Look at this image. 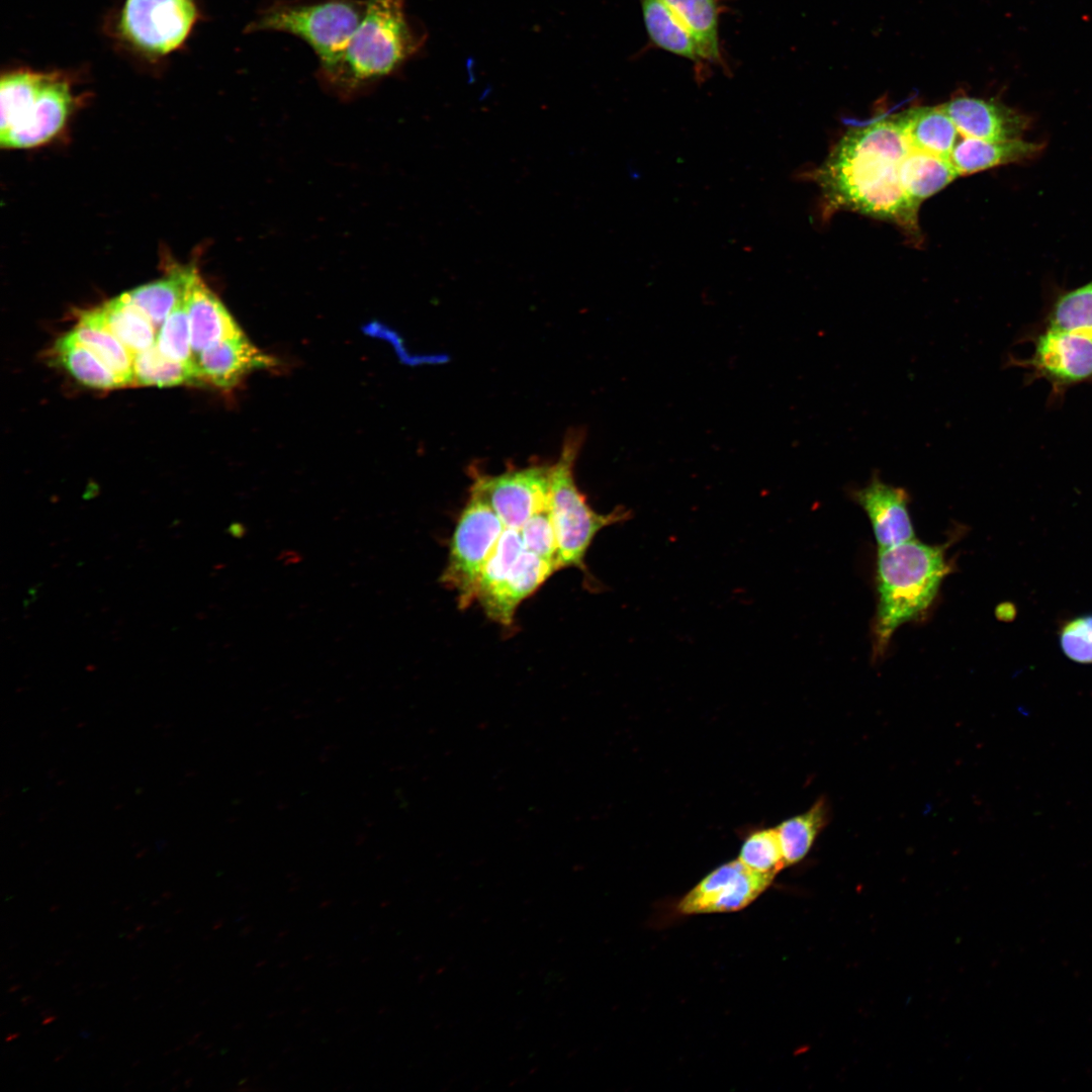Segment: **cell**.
Here are the masks:
<instances>
[{
    "instance_id": "1",
    "label": "cell",
    "mask_w": 1092,
    "mask_h": 1092,
    "mask_svg": "<svg viewBox=\"0 0 1092 1092\" xmlns=\"http://www.w3.org/2000/svg\"><path fill=\"white\" fill-rule=\"evenodd\" d=\"M911 151L894 115L849 128L811 172L825 211L850 210L897 224L920 237L919 205L903 190L899 165Z\"/></svg>"
},
{
    "instance_id": "2",
    "label": "cell",
    "mask_w": 1092,
    "mask_h": 1092,
    "mask_svg": "<svg viewBox=\"0 0 1092 1092\" xmlns=\"http://www.w3.org/2000/svg\"><path fill=\"white\" fill-rule=\"evenodd\" d=\"M427 34L405 0H366L363 17L343 51L317 69L326 89L355 97L397 72L423 49Z\"/></svg>"
},
{
    "instance_id": "3",
    "label": "cell",
    "mask_w": 1092,
    "mask_h": 1092,
    "mask_svg": "<svg viewBox=\"0 0 1092 1092\" xmlns=\"http://www.w3.org/2000/svg\"><path fill=\"white\" fill-rule=\"evenodd\" d=\"M949 571L944 546L928 545L913 539L879 549L875 657L885 653L894 632L901 625L928 610Z\"/></svg>"
},
{
    "instance_id": "4",
    "label": "cell",
    "mask_w": 1092,
    "mask_h": 1092,
    "mask_svg": "<svg viewBox=\"0 0 1092 1092\" xmlns=\"http://www.w3.org/2000/svg\"><path fill=\"white\" fill-rule=\"evenodd\" d=\"M365 6L366 0H274L258 11L247 30L291 34L312 50L321 67L346 47Z\"/></svg>"
},
{
    "instance_id": "5",
    "label": "cell",
    "mask_w": 1092,
    "mask_h": 1092,
    "mask_svg": "<svg viewBox=\"0 0 1092 1092\" xmlns=\"http://www.w3.org/2000/svg\"><path fill=\"white\" fill-rule=\"evenodd\" d=\"M579 439L575 435L567 438L557 462L551 466L549 509L556 532L559 569L576 567L585 571V554L596 535L606 527L626 522L631 512L620 507L609 514H600L587 504L573 476Z\"/></svg>"
},
{
    "instance_id": "6",
    "label": "cell",
    "mask_w": 1092,
    "mask_h": 1092,
    "mask_svg": "<svg viewBox=\"0 0 1092 1092\" xmlns=\"http://www.w3.org/2000/svg\"><path fill=\"white\" fill-rule=\"evenodd\" d=\"M505 528L492 508L471 493L455 526L440 577L444 586L456 592L461 609L476 600L480 574Z\"/></svg>"
},
{
    "instance_id": "7",
    "label": "cell",
    "mask_w": 1092,
    "mask_h": 1092,
    "mask_svg": "<svg viewBox=\"0 0 1092 1092\" xmlns=\"http://www.w3.org/2000/svg\"><path fill=\"white\" fill-rule=\"evenodd\" d=\"M199 15L196 0H124L119 32L138 51L166 56L186 41Z\"/></svg>"
},
{
    "instance_id": "8",
    "label": "cell",
    "mask_w": 1092,
    "mask_h": 1092,
    "mask_svg": "<svg viewBox=\"0 0 1092 1092\" xmlns=\"http://www.w3.org/2000/svg\"><path fill=\"white\" fill-rule=\"evenodd\" d=\"M550 469L533 465L499 475L477 474L471 493L486 502L506 528L520 530L534 514L549 508Z\"/></svg>"
},
{
    "instance_id": "9",
    "label": "cell",
    "mask_w": 1092,
    "mask_h": 1092,
    "mask_svg": "<svg viewBox=\"0 0 1092 1092\" xmlns=\"http://www.w3.org/2000/svg\"><path fill=\"white\" fill-rule=\"evenodd\" d=\"M774 878L735 859L718 867L700 881L682 897L677 909L687 915L738 911L764 892Z\"/></svg>"
},
{
    "instance_id": "10",
    "label": "cell",
    "mask_w": 1092,
    "mask_h": 1092,
    "mask_svg": "<svg viewBox=\"0 0 1092 1092\" xmlns=\"http://www.w3.org/2000/svg\"><path fill=\"white\" fill-rule=\"evenodd\" d=\"M71 81L59 72H43L41 84L20 121L0 134L6 149H29L47 144L65 126L74 107Z\"/></svg>"
},
{
    "instance_id": "11",
    "label": "cell",
    "mask_w": 1092,
    "mask_h": 1092,
    "mask_svg": "<svg viewBox=\"0 0 1092 1092\" xmlns=\"http://www.w3.org/2000/svg\"><path fill=\"white\" fill-rule=\"evenodd\" d=\"M963 136L990 142L1021 139L1030 117L995 99L960 95L940 105Z\"/></svg>"
},
{
    "instance_id": "12",
    "label": "cell",
    "mask_w": 1092,
    "mask_h": 1092,
    "mask_svg": "<svg viewBox=\"0 0 1092 1092\" xmlns=\"http://www.w3.org/2000/svg\"><path fill=\"white\" fill-rule=\"evenodd\" d=\"M1035 372L1059 386L1092 379V337L1048 329L1028 361Z\"/></svg>"
},
{
    "instance_id": "13",
    "label": "cell",
    "mask_w": 1092,
    "mask_h": 1092,
    "mask_svg": "<svg viewBox=\"0 0 1092 1092\" xmlns=\"http://www.w3.org/2000/svg\"><path fill=\"white\" fill-rule=\"evenodd\" d=\"M870 519L879 549L914 539L907 490L883 481L875 472L869 483L850 492Z\"/></svg>"
},
{
    "instance_id": "14",
    "label": "cell",
    "mask_w": 1092,
    "mask_h": 1092,
    "mask_svg": "<svg viewBox=\"0 0 1092 1092\" xmlns=\"http://www.w3.org/2000/svg\"><path fill=\"white\" fill-rule=\"evenodd\" d=\"M194 363L201 383L231 389L251 371L274 366L276 360L253 345L243 333L205 348Z\"/></svg>"
},
{
    "instance_id": "15",
    "label": "cell",
    "mask_w": 1092,
    "mask_h": 1092,
    "mask_svg": "<svg viewBox=\"0 0 1092 1092\" xmlns=\"http://www.w3.org/2000/svg\"><path fill=\"white\" fill-rule=\"evenodd\" d=\"M557 570L554 563L524 549L502 584L479 605L489 619L511 626L519 605Z\"/></svg>"
},
{
    "instance_id": "16",
    "label": "cell",
    "mask_w": 1092,
    "mask_h": 1092,
    "mask_svg": "<svg viewBox=\"0 0 1092 1092\" xmlns=\"http://www.w3.org/2000/svg\"><path fill=\"white\" fill-rule=\"evenodd\" d=\"M193 361L205 348L244 332L218 296L207 286L198 270L186 293Z\"/></svg>"
},
{
    "instance_id": "17",
    "label": "cell",
    "mask_w": 1092,
    "mask_h": 1092,
    "mask_svg": "<svg viewBox=\"0 0 1092 1092\" xmlns=\"http://www.w3.org/2000/svg\"><path fill=\"white\" fill-rule=\"evenodd\" d=\"M78 322L102 327L132 354L156 343L157 330L148 316L122 294L91 309L80 311Z\"/></svg>"
},
{
    "instance_id": "18",
    "label": "cell",
    "mask_w": 1092,
    "mask_h": 1092,
    "mask_svg": "<svg viewBox=\"0 0 1092 1092\" xmlns=\"http://www.w3.org/2000/svg\"><path fill=\"white\" fill-rule=\"evenodd\" d=\"M1042 148V144L1021 139L990 142L962 135L953 147L949 161L960 176H966L1031 160L1041 153Z\"/></svg>"
},
{
    "instance_id": "19",
    "label": "cell",
    "mask_w": 1092,
    "mask_h": 1092,
    "mask_svg": "<svg viewBox=\"0 0 1092 1092\" xmlns=\"http://www.w3.org/2000/svg\"><path fill=\"white\" fill-rule=\"evenodd\" d=\"M894 117L912 150L949 160L960 132L940 105L910 108Z\"/></svg>"
},
{
    "instance_id": "20",
    "label": "cell",
    "mask_w": 1092,
    "mask_h": 1092,
    "mask_svg": "<svg viewBox=\"0 0 1092 1092\" xmlns=\"http://www.w3.org/2000/svg\"><path fill=\"white\" fill-rule=\"evenodd\" d=\"M196 269L195 265L171 266L163 277L138 286L122 295L148 316L158 332L167 316L185 297Z\"/></svg>"
},
{
    "instance_id": "21",
    "label": "cell",
    "mask_w": 1092,
    "mask_h": 1092,
    "mask_svg": "<svg viewBox=\"0 0 1092 1092\" xmlns=\"http://www.w3.org/2000/svg\"><path fill=\"white\" fill-rule=\"evenodd\" d=\"M898 174L903 190L917 205L960 176L949 160L912 149Z\"/></svg>"
},
{
    "instance_id": "22",
    "label": "cell",
    "mask_w": 1092,
    "mask_h": 1092,
    "mask_svg": "<svg viewBox=\"0 0 1092 1092\" xmlns=\"http://www.w3.org/2000/svg\"><path fill=\"white\" fill-rule=\"evenodd\" d=\"M694 38L702 61L721 64L719 0H662Z\"/></svg>"
},
{
    "instance_id": "23",
    "label": "cell",
    "mask_w": 1092,
    "mask_h": 1092,
    "mask_svg": "<svg viewBox=\"0 0 1092 1092\" xmlns=\"http://www.w3.org/2000/svg\"><path fill=\"white\" fill-rule=\"evenodd\" d=\"M639 2L644 26L655 47L696 64L702 62L694 38L662 0Z\"/></svg>"
},
{
    "instance_id": "24",
    "label": "cell",
    "mask_w": 1092,
    "mask_h": 1092,
    "mask_svg": "<svg viewBox=\"0 0 1092 1092\" xmlns=\"http://www.w3.org/2000/svg\"><path fill=\"white\" fill-rule=\"evenodd\" d=\"M54 351L59 363L82 384L97 389L126 387L98 356L68 333L56 341Z\"/></svg>"
},
{
    "instance_id": "25",
    "label": "cell",
    "mask_w": 1092,
    "mask_h": 1092,
    "mask_svg": "<svg viewBox=\"0 0 1092 1092\" xmlns=\"http://www.w3.org/2000/svg\"><path fill=\"white\" fill-rule=\"evenodd\" d=\"M828 802L821 798L806 812L777 826L786 866L802 860L829 821Z\"/></svg>"
},
{
    "instance_id": "26",
    "label": "cell",
    "mask_w": 1092,
    "mask_h": 1092,
    "mask_svg": "<svg viewBox=\"0 0 1092 1092\" xmlns=\"http://www.w3.org/2000/svg\"><path fill=\"white\" fill-rule=\"evenodd\" d=\"M135 385L175 386L201 383L196 367L172 360L161 353L156 343L133 355Z\"/></svg>"
},
{
    "instance_id": "27",
    "label": "cell",
    "mask_w": 1092,
    "mask_h": 1092,
    "mask_svg": "<svg viewBox=\"0 0 1092 1092\" xmlns=\"http://www.w3.org/2000/svg\"><path fill=\"white\" fill-rule=\"evenodd\" d=\"M68 334L98 356L126 386H135L133 355L109 331L78 322Z\"/></svg>"
},
{
    "instance_id": "28",
    "label": "cell",
    "mask_w": 1092,
    "mask_h": 1092,
    "mask_svg": "<svg viewBox=\"0 0 1092 1092\" xmlns=\"http://www.w3.org/2000/svg\"><path fill=\"white\" fill-rule=\"evenodd\" d=\"M43 72L17 69L2 74L0 85V134L16 125L35 96Z\"/></svg>"
},
{
    "instance_id": "29",
    "label": "cell",
    "mask_w": 1092,
    "mask_h": 1092,
    "mask_svg": "<svg viewBox=\"0 0 1092 1092\" xmlns=\"http://www.w3.org/2000/svg\"><path fill=\"white\" fill-rule=\"evenodd\" d=\"M1049 329L1092 337V281L1056 300L1049 316Z\"/></svg>"
},
{
    "instance_id": "30",
    "label": "cell",
    "mask_w": 1092,
    "mask_h": 1092,
    "mask_svg": "<svg viewBox=\"0 0 1092 1092\" xmlns=\"http://www.w3.org/2000/svg\"><path fill=\"white\" fill-rule=\"evenodd\" d=\"M524 549L520 530L505 528L480 574L476 602L486 599L502 584Z\"/></svg>"
},
{
    "instance_id": "31",
    "label": "cell",
    "mask_w": 1092,
    "mask_h": 1092,
    "mask_svg": "<svg viewBox=\"0 0 1092 1092\" xmlns=\"http://www.w3.org/2000/svg\"><path fill=\"white\" fill-rule=\"evenodd\" d=\"M738 859L756 872L776 877L786 867L777 828L750 833L742 843Z\"/></svg>"
},
{
    "instance_id": "32",
    "label": "cell",
    "mask_w": 1092,
    "mask_h": 1092,
    "mask_svg": "<svg viewBox=\"0 0 1092 1092\" xmlns=\"http://www.w3.org/2000/svg\"><path fill=\"white\" fill-rule=\"evenodd\" d=\"M156 345L166 357L178 362L195 365L191 349L186 295L179 301L159 329Z\"/></svg>"
},
{
    "instance_id": "33",
    "label": "cell",
    "mask_w": 1092,
    "mask_h": 1092,
    "mask_svg": "<svg viewBox=\"0 0 1092 1092\" xmlns=\"http://www.w3.org/2000/svg\"><path fill=\"white\" fill-rule=\"evenodd\" d=\"M520 532L526 550L554 563L559 569L558 544L549 508L534 514Z\"/></svg>"
},
{
    "instance_id": "34",
    "label": "cell",
    "mask_w": 1092,
    "mask_h": 1092,
    "mask_svg": "<svg viewBox=\"0 0 1092 1092\" xmlns=\"http://www.w3.org/2000/svg\"><path fill=\"white\" fill-rule=\"evenodd\" d=\"M1059 643L1063 653L1072 661L1092 663V613L1064 621L1059 629Z\"/></svg>"
},
{
    "instance_id": "35",
    "label": "cell",
    "mask_w": 1092,
    "mask_h": 1092,
    "mask_svg": "<svg viewBox=\"0 0 1092 1092\" xmlns=\"http://www.w3.org/2000/svg\"><path fill=\"white\" fill-rule=\"evenodd\" d=\"M246 527L239 522L232 523L226 530V532L235 538H242L246 534Z\"/></svg>"
},
{
    "instance_id": "36",
    "label": "cell",
    "mask_w": 1092,
    "mask_h": 1092,
    "mask_svg": "<svg viewBox=\"0 0 1092 1092\" xmlns=\"http://www.w3.org/2000/svg\"><path fill=\"white\" fill-rule=\"evenodd\" d=\"M54 1019H56V1016H50V1017H47V1018H46V1019L43 1020L42 1024H47V1023H50V1022H51V1021H53Z\"/></svg>"
},
{
    "instance_id": "37",
    "label": "cell",
    "mask_w": 1092,
    "mask_h": 1092,
    "mask_svg": "<svg viewBox=\"0 0 1092 1092\" xmlns=\"http://www.w3.org/2000/svg\"><path fill=\"white\" fill-rule=\"evenodd\" d=\"M17 1035H18L17 1033H14V1034H9V1035L7 1036V1038H6V1040H7V1041H10V1040H11L12 1038L16 1037Z\"/></svg>"
}]
</instances>
